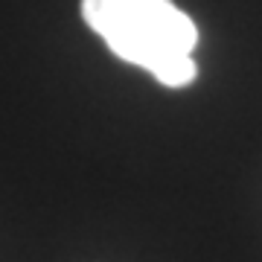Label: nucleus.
<instances>
[{
	"label": "nucleus",
	"mask_w": 262,
	"mask_h": 262,
	"mask_svg": "<svg viewBox=\"0 0 262 262\" xmlns=\"http://www.w3.org/2000/svg\"><path fill=\"white\" fill-rule=\"evenodd\" d=\"M82 18L120 61L143 67L163 88L195 82L198 27L172 0H82Z\"/></svg>",
	"instance_id": "1"
}]
</instances>
